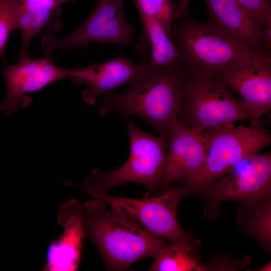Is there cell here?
Returning a JSON list of instances; mask_svg holds the SVG:
<instances>
[{
	"label": "cell",
	"instance_id": "cell-1",
	"mask_svg": "<svg viewBox=\"0 0 271 271\" xmlns=\"http://www.w3.org/2000/svg\"><path fill=\"white\" fill-rule=\"evenodd\" d=\"M139 68L126 90L102 97L97 106L99 114L114 111L122 117L140 118L168 144L171 127L184 103V67Z\"/></svg>",
	"mask_w": 271,
	"mask_h": 271
},
{
	"label": "cell",
	"instance_id": "cell-2",
	"mask_svg": "<svg viewBox=\"0 0 271 271\" xmlns=\"http://www.w3.org/2000/svg\"><path fill=\"white\" fill-rule=\"evenodd\" d=\"M82 212L85 237L95 245L107 270H124L174 244L130 224L100 199L82 203Z\"/></svg>",
	"mask_w": 271,
	"mask_h": 271
},
{
	"label": "cell",
	"instance_id": "cell-3",
	"mask_svg": "<svg viewBox=\"0 0 271 271\" xmlns=\"http://www.w3.org/2000/svg\"><path fill=\"white\" fill-rule=\"evenodd\" d=\"M130 142L128 158L121 166L110 171L94 169L83 182V187L69 182L67 186L82 191L107 192L110 189L129 183L144 185L145 197L157 195L158 189L165 165L168 143L161 137L140 128L130 117H123Z\"/></svg>",
	"mask_w": 271,
	"mask_h": 271
},
{
	"label": "cell",
	"instance_id": "cell-4",
	"mask_svg": "<svg viewBox=\"0 0 271 271\" xmlns=\"http://www.w3.org/2000/svg\"><path fill=\"white\" fill-rule=\"evenodd\" d=\"M171 29V39L185 69L215 73L259 56L222 29L198 22L188 13L175 20Z\"/></svg>",
	"mask_w": 271,
	"mask_h": 271
},
{
	"label": "cell",
	"instance_id": "cell-5",
	"mask_svg": "<svg viewBox=\"0 0 271 271\" xmlns=\"http://www.w3.org/2000/svg\"><path fill=\"white\" fill-rule=\"evenodd\" d=\"M184 99L178 120L201 133L217 126L247 120V110L215 73L184 68Z\"/></svg>",
	"mask_w": 271,
	"mask_h": 271
},
{
	"label": "cell",
	"instance_id": "cell-6",
	"mask_svg": "<svg viewBox=\"0 0 271 271\" xmlns=\"http://www.w3.org/2000/svg\"><path fill=\"white\" fill-rule=\"evenodd\" d=\"M200 133L206 151L204 164L197 173L182 184L189 190L198 192H203L244 157L258 153L271 143L270 135L259 122L249 126L228 123Z\"/></svg>",
	"mask_w": 271,
	"mask_h": 271
},
{
	"label": "cell",
	"instance_id": "cell-7",
	"mask_svg": "<svg viewBox=\"0 0 271 271\" xmlns=\"http://www.w3.org/2000/svg\"><path fill=\"white\" fill-rule=\"evenodd\" d=\"M189 191L185 185H174L158 195L142 199L112 196L106 192L83 191L102 200L110 209L133 225L181 244L193 252L198 244L181 227L177 215L179 202Z\"/></svg>",
	"mask_w": 271,
	"mask_h": 271
},
{
	"label": "cell",
	"instance_id": "cell-8",
	"mask_svg": "<svg viewBox=\"0 0 271 271\" xmlns=\"http://www.w3.org/2000/svg\"><path fill=\"white\" fill-rule=\"evenodd\" d=\"M203 192L209 198L205 213L209 217L216 215L224 201H237L255 209L271 197V153L246 156Z\"/></svg>",
	"mask_w": 271,
	"mask_h": 271
},
{
	"label": "cell",
	"instance_id": "cell-9",
	"mask_svg": "<svg viewBox=\"0 0 271 271\" xmlns=\"http://www.w3.org/2000/svg\"><path fill=\"white\" fill-rule=\"evenodd\" d=\"M124 0H98L92 13L73 32L61 39L47 34L42 39V48L49 54L61 48L68 50L96 42L102 44H117L122 47L134 44L132 36L137 28L126 20L123 12Z\"/></svg>",
	"mask_w": 271,
	"mask_h": 271
},
{
	"label": "cell",
	"instance_id": "cell-10",
	"mask_svg": "<svg viewBox=\"0 0 271 271\" xmlns=\"http://www.w3.org/2000/svg\"><path fill=\"white\" fill-rule=\"evenodd\" d=\"M238 95L251 117V125L271 110V59L256 56L227 66L216 73Z\"/></svg>",
	"mask_w": 271,
	"mask_h": 271
},
{
	"label": "cell",
	"instance_id": "cell-11",
	"mask_svg": "<svg viewBox=\"0 0 271 271\" xmlns=\"http://www.w3.org/2000/svg\"><path fill=\"white\" fill-rule=\"evenodd\" d=\"M2 73L6 83L7 91L0 108L11 115L31 103L32 99L29 93L68 78L70 69L54 65L48 55L32 59L28 55L19 57L16 64L7 66Z\"/></svg>",
	"mask_w": 271,
	"mask_h": 271
},
{
	"label": "cell",
	"instance_id": "cell-12",
	"mask_svg": "<svg viewBox=\"0 0 271 271\" xmlns=\"http://www.w3.org/2000/svg\"><path fill=\"white\" fill-rule=\"evenodd\" d=\"M205 155L201 133L178 120L176 121L171 128L166 163L157 195L174 183H183L197 173L204 164Z\"/></svg>",
	"mask_w": 271,
	"mask_h": 271
},
{
	"label": "cell",
	"instance_id": "cell-13",
	"mask_svg": "<svg viewBox=\"0 0 271 271\" xmlns=\"http://www.w3.org/2000/svg\"><path fill=\"white\" fill-rule=\"evenodd\" d=\"M208 23L222 29L254 54L269 57L271 36L264 26L236 0H205Z\"/></svg>",
	"mask_w": 271,
	"mask_h": 271
},
{
	"label": "cell",
	"instance_id": "cell-14",
	"mask_svg": "<svg viewBox=\"0 0 271 271\" xmlns=\"http://www.w3.org/2000/svg\"><path fill=\"white\" fill-rule=\"evenodd\" d=\"M140 70L137 64L120 53L115 58L102 63L73 67L70 69L68 78L77 85L87 86L81 97L87 104L91 106L98 97L113 93L120 85L129 84Z\"/></svg>",
	"mask_w": 271,
	"mask_h": 271
},
{
	"label": "cell",
	"instance_id": "cell-15",
	"mask_svg": "<svg viewBox=\"0 0 271 271\" xmlns=\"http://www.w3.org/2000/svg\"><path fill=\"white\" fill-rule=\"evenodd\" d=\"M82 203L76 199L63 203L58 211V223L62 234L50 244L44 270L74 271L80 264L85 237Z\"/></svg>",
	"mask_w": 271,
	"mask_h": 271
},
{
	"label": "cell",
	"instance_id": "cell-16",
	"mask_svg": "<svg viewBox=\"0 0 271 271\" xmlns=\"http://www.w3.org/2000/svg\"><path fill=\"white\" fill-rule=\"evenodd\" d=\"M142 33L134 43L141 59L138 66L146 67H184L181 58L162 24L155 19L140 17Z\"/></svg>",
	"mask_w": 271,
	"mask_h": 271
},
{
	"label": "cell",
	"instance_id": "cell-17",
	"mask_svg": "<svg viewBox=\"0 0 271 271\" xmlns=\"http://www.w3.org/2000/svg\"><path fill=\"white\" fill-rule=\"evenodd\" d=\"M19 28L22 36L19 57L29 55L28 47L34 37L42 32H58L61 28V6L76 0H19Z\"/></svg>",
	"mask_w": 271,
	"mask_h": 271
},
{
	"label": "cell",
	"instance_id": "cell-18",
	"mask_svg": "<svg viewBox=\"0 0 271 271\" xmlns=\"http://www.w3.org/2000/svg\"><path fill=\"white\" fill-rule=\"evenodd\" d=\"M140 17L152 18L162 24L171 38L173 23L187 14V0H133Z\"/></svg>",
	"mask_w": 271,
	"mask_h": 271
},
{
	"label": "cell",
	"instance_id": "cell-19",
	"mask_svg": "<svg viewBox=\"0 0 271 271\" xmlns=\"http://www.w3.org/2000/svg\"><path fill=\"white\" fill-rule=\"evenodd\" d=\"M242 231L253 237L267 251L271 248V197L253 209V213L245 217L239 213L237 219Z\"/></svg>",
	"mask_w": 271,
	"mask_h": 271
},
{
	"label": "cell",
	"instance_id": "cell-20",
	"mask_svg": "<svg viewBox=\"0 0 271 271\" xmlns=\"http://www.w3.org/2000/svg\"><path fill=\"white\" fill-rule=\"evenodd\" d=\"M192 251L179 244L174 243L154 257L149 268L151 271H199L200 265Z\"/></svg>",
	"mask_w": 271,
	"mask_h": 271
},
{
	"label": "cell",
	"instance_id": "cell-21",
	"mask_svg": "<svg viewBox=\"0 0 271 271\" xmlns=\"http://www.w3.org/2000/svg\"><path fill=\"white\" fill-rule=\"evenodd\" d=\"M19 0H0V58H5V50L11 32L19 28Z\"/></svg>",
	"mask_w": 271,
	"mask_h": 271
},
{
	"label": "cell",
	"instance_id": "cell-22",
	"mask_svg": "<svg viewBox=\"0 0 271 271\" xmlns=\"http://www.w3.org/2000/svg\"><path fill=\"white\" fill-rule=\"evenodd\" d=\"M245 10L264 26L271 35V4L269 0H236Z\"/></svg>",
	"mask_w": 271,
	"mask_h": 271
},
{
	"label": "cell",
	"instance_id": "cell-23",
	"mask_svg": "<svg viewBox=\"0 0 271 271\" xmlns=\"http://www.w3.org/2000/svg\"><path fill=\"white\" fill-rule=\"evenodd\" d=\"M251 261L247 256L242 259L225 256H216L207 263L200 265L199 271L206 270H236L244 268Z\"/></svg>",
	"mask_w": 271,
	"mask_h": 271
},
{
	"label": "cell",
	"instance_id": "cell-24",
	"mask_svg": "<svg viewBox=\"0 0 271 271\" xmlns=\"http://www.w3.org/2000/svg\"><path fill=\"white\" fill-rule=\"evenodd\" d=\"M254 270L256 271H270L271 270V261L266 263L261 267Z\"/></svg>",
	"mask_w": 271,
	"mask_h": 271
}]
</instances>
